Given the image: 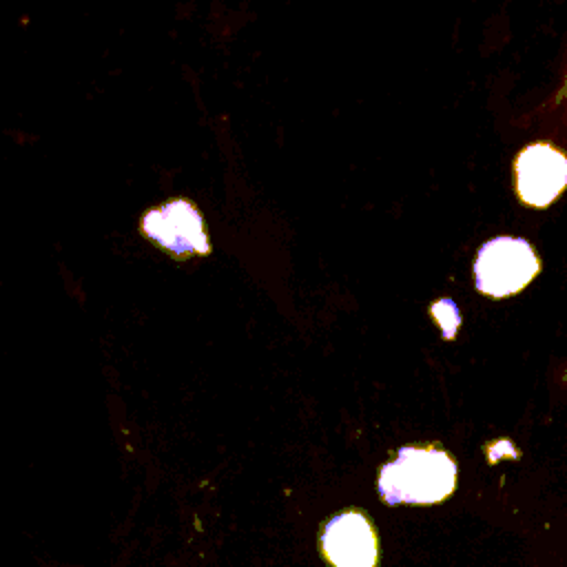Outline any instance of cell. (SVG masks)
I'll list each match as a JSON object with an SVG mask.
<instances>
[{
	"label": "cell",
	"instance_id": "5b68a950",
	"mask_svg": "<svg viewBox=\"0 0 567 567\" xmlns=\"http://www.w3.org/2000/svg\"><path fill=\"white\" fill-rule=\"evenodd\" d=\"M321 551L332 567H377L379 540L372 520L361 509L332 516L321 532Z\"/></svg>",
	"mask_w": 567,
	"mask_h": 567
},
{
	"label": "cell",
	"instance_id": "6da1fadb",
	"mask_svg": "<svg viewBox=\"0 0 567 567\" xmlns=\"http://www.w3.org/2000/svg\"><path fill=\"white\" fill-rule=\"evenodd\" d=\"M456 487V463L439 445H405L379 472V494L385 503L432 505Z\"/></svg>",
	"mask_w": 567,
	"mask_h": 567
},
{
	"label": "cell",
	"instance_id": "277c9868",
	"mask_svg": "<svg viewBox=\"0 0 567 567\" xmlns=\"http://www.w3.org/2000/svg\"><path fill=\"white\" fill-rule=\"evenodd\" d=\"M142 230L173 257L210 252L204 219L199 210L186 199H173L148 210L142 219Z\"/></svg>",
	"mask_w": 567,
	"mask_h": 567
},
{
	"label": "cell",
	"instance_id": "3957f363",
	"mask_svg": "<svg viewBox=\"0 0 567 567\" xmlns=\"http://www.w3.org/2000/svg\"><path fill=\"white\" fill-rule=\"evenodd\" d=\"M516 195L523 204L549 206L567 188V153L551 142H534L514 159Z\"/></svg>",
	"mask_w": 567,
	"mask_h": 567
},
{
	"label": "cell",
	"instance_id": "7a4b0ae2",
	"mask_svg": "<svg viewBox=\"0 0 567 567\" xmlns=\"http://www.w3.org/2000/svg\"><path fill=\"white\" fill-rule=\"evenodd\" d=\"M540 270L532 244L518 237H496L478 248L474 261L476 288L489 297H507L523 290Z\"/></svg>",
	"mask_w": 567,
	"mask_h": 567
}]
</instances>
